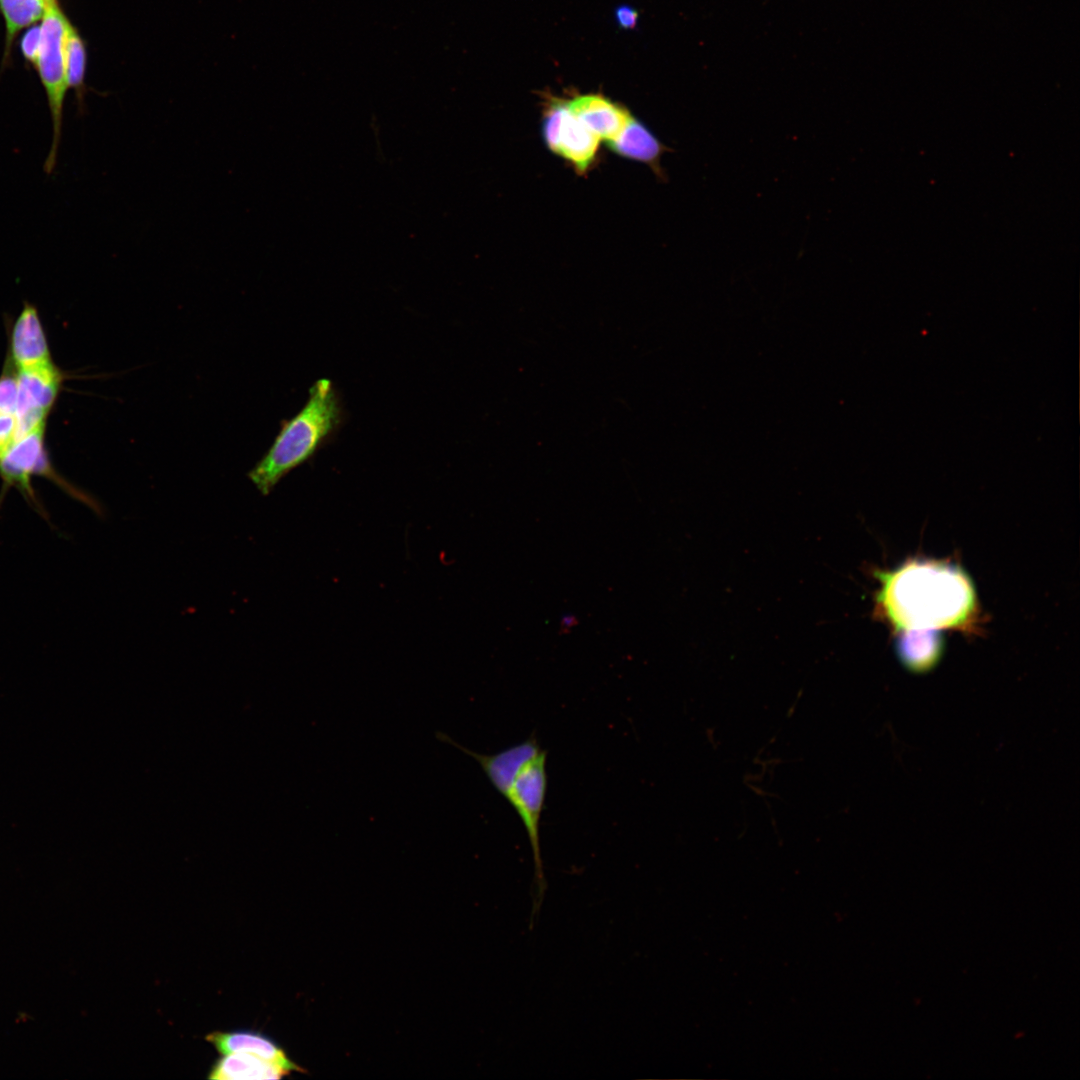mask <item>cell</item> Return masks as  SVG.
<instances>
[{
    "instance_id": "cell-1",
    "label": "cell",
    "mask_w": 1080,
    "mask_h": 1080,
    "mask_svg": "<svg viewBox=\"0 0 1080 1080\" xmlns=\"http://www.w3.org/2000/svg\"><path fill=\"white\" fill-rule=\"evenodd\" d=\"M879 578V606L895 626L907 631L960 625L973 609L971 586L952 567L916 562Z\"/></svg>"
},
{
    "instance_id": "cell-2",
    "label": "cell",
    "mask_w": 1080,
    "mask_h": 1080,
    "mask_svg": "<svg viewBox=\"0 0 1080 1080\" xmlns=\"http://www.w3.org/2000/svg\"><path fill=\"white\" fill-rule=\"evenodd\" d=\"M436 738L472 757L521 819L533 853L537 888L533 912H537L546 889L540 849V823L548 786L546 750L534 735L494 754L464 747L443 732H437Z\"/></svg>"
},
{
    "instance_id": "cell-3",
    "label": "cell",
    "mask_w": 1080,
    "mask_h": 1080,
    "mask_svg": "<svg viewBox=\"0 0 1080 1080\" xmlns=\"http://www.w3.org/2000/svg\"><path fill=\"white\" fill-rule=\"evenodd\" d=\"M342 419L337 392L329 379L317 380L303 408L282 424L273 444L248 473L263 494H269L290 471L308 461L336 431Z\"/></svg>"
},
{
    "instance_id": "cell-4",
    "label": "cell",
    "mask_w": 1080,
    "mask_h": 1080,
    "mask_svg": "<svg viewBox=\"0 0 1080 1080\" xmlns=\"http://www.w3.org/2000/svg\"><path fill=\"white\" fill-rule=\"evenodd\" d=\"M69 20L58 2L48 5L41 19V41L34 66L44 87L52 122V141L44 162L50 175L57 164L62 134L64 100L68 88L65 69V38Z\"/></svg>"
},
{
    "instance_id": "cell-5",
    "label": "cell",
    "mask_w": 1080,
    "mask_h": 1080,
    "mask_svg": "<svg viewBox=\"0 0 1080 1080\" xmlns=\"http://www.w3.org/2000/svg\"><path fill=\"white\" fill-rule=\"evenodd\" d=\"M45 425V424H44ZM44 425H40L22 438L14 441L0 457V476L7 486H15L39 513L46 517V512L39 504L31 486V477L45 475L56 481L68 493L88 505L97 514L102 512L97 501L71 485L59 479L50 468L44 448Z\"/></svg>"
},
{
    "instance_id": "cell-6",
    "label": "cell",
    "mask_w": 1080,
    "mask_h": 1080,
    "mask_svg": "<svg viewBox=\"0 0 1080 1080\" xmlns=\"http://www.w3.org/2000/svg\"><path fill=\"white\" fill-rule=\"evenodd\" d=\"M543 112L546 146L568 161L578 174H585L597 158L600 139L571 113L565 100L550 98Z\"/></svg>"
},
{
    "instance_id": "cell-7",
    "label": "cell",
    "mask_w": 1080,
    "mask_h": 1080,
    "mask_svg": "<svg viewBox=\"0 0 1080 1080\" xmlns=\"http://www.w3.org/2000/svg\"><path fill=\"white\" fill-rule=\"evenodd\" d=\"M61 383L58 369L50 362L19 369L17 375V403L14 413V441L40 425L54 404Z\"/></svg>"
},
{
    "instance_id": "cell-8",
    "label": "cell",
    "mask_w": 1080,
    "mask_h": 1080,
    "mask_svg": "<svg viewBox=\"0 0 1080 1080\" xmlns=\"http://www.w3.org/2000/svg\"><path fill=\"white\" fill-rule=\"evenodd\" d=\"M566 102L571 113L606 142L621 132L631 116L625 107L600 94L579 95Z\"/></svg>"
},
{
    "instance_id": "cell-9",
    "label": "cell",
    "mask_w": 1080,
    "mask_h": 1080,
    "mask_svg": "<svg viewBox=\"0 0 1080 1080\" xmlns=\"http://www.w3.org/2000/svg\"><path fill=\"white\" fill-rule=\"evenodd\" d=\"M607 145L614 153L627 159L636 160L648 165L657 177L666 180V174L661 166V157L671 148L664 145L651 131L632 115L621 132Z\"/></svg>"
},
{
    "instance_id": "cell-10",
    "label": "cell",
    "mask_w": 1080,
    "mask_h": 1080,
    "mask_svg": "<svg viewBox=\"0 0 1080 1080\" xmlns=\"http://www.w3.org/2000/svg\"><path fill=\"white\" fill-rule=\"evenodd\" d=\"M11 354L18 369L50 363V354L38 312L25 304L11 334Z\"/></svg>"
},
{
    "instance_id": "cell-11",
    "label": "cell",
    "mask_w": 1080,
    "mask_h": 1080,
    "mask_svg": "<svg viewBox=\"0 0 1080 1080\" xmlns=\"http://www.w3.org/2000/svg\"><path fill=\"white\" fill-rule=\"evenodd\" d=\"M221 1054L248 1053L274 1062L288 1071H302L271 1038L250 1030L215 1031L206 1036Z\"/></svg>"
},
{
    "instance_id": "cell-12",
    "label": "cell",
    "mask_w": 1080,
    "mask_h": 1080,
    "mask_svg": "<svg viewBox=\"0 0 1080 1080\" xmlns=\"http://www.w3.org/2000/svg\"><path fill=\"white\" fill-rule=\"evenodd\" d=\"M290 1071L277 1063L248 1053L223 1054L210 1070L209 1079L265 1080L280 1079Z\"/></svg>"
},
{
    "instance_id": "cell-13",
    "label": "cell",
    "mask_w": 1080,
    "mask_h": 1080,
    "mask_svg": "<svg viewBox=\"0 0 1080 1080\" xmlns=\"http://www.w3.org/2000/svg\"><path fill=\"white\" fill-rule=\"evenodd\" d=\"M46 7L43 0H0L6 27L5 59L10 56L16 34L42 19Z\"/></svg>"
},
{
    "instance_id": "cell-14",
    "label": "cell",
    "mask_w": 1080,
    "mask_h": 1080,
    "mask_svg": "<svg viewBox=\"0 0 1080 1080\" xmlns=\"http://www.w3.org/2000/svg\"><path fill=\"white\" fill-rule=\"evenodd\" d=\"M65 69L68 88L74 89L80 111L84 106L86 48L76 28L69 23L65 38Z\"/></svg>"
},
{
    "instance_id": "cell-15",
    "label": "cell",
    "mask_w": 1080,
    "mask_h": 1080,
    "mask_svg": "<svg viewBox=\"0 0 1080 1080\" xmlns=\"http://www.w3.org/2000/svg\"><path fill=\"white\" fill-rule=\"evenodd\" d=\"M901 640L900 655L906 665L914 670L927 669L938 655V640L934 630H908Z\"/></svg>"
},
{
    "instance_id": "cell-16",
    "label": "cell",
    "mask_w": 1080,
    "mask_h": 1080,
    "mask_svg": "<svg viewBox=\"0 0 1080 1080\" xmlns=\"http://www.w3.org/2000/svg\"><path fill=\"white\" fill-rule=\"evenodd\" d=\"M17 376L10 374L0 378V416L14 415L17 403Z\"/></svg>"
},
{
    "instance_id": "cell-17",
    "label": "cell",
    "mask_w": 1080,
    "mask_h": 1080,
    "mask_svg": "<svg viewBox=\"0 0 1080 1080\" xmlns=\"http://www.w3.org/2000/svg\"><path fill=\"white\" fill-rule=\"evenodd\" d=\"M41 41L40 25L30 26L22 36L20 49L24 58L33 65L36 62Z\"/></svg>"
},
{
    "instance_id": "cell-18",
    "label": "cell",
    "mask_w": 1080,
    "mask_h": 1080,
    "mask_svg": "<svg viewBox=\"0 0 1080 1080\" xmlns=\"http://www.w3.org/2000/svg\"><path fill=\"white\" fill-rule=\"evenodd\" d=\"M15 438L14 415L0 416V457L11 446Z\"/></svg>"
},
{
    "instance_id": "cell-19",
    "label": "cell",
    "mask_w": 1080,
    "mask_h": 1080,
    "mask_svg": "<svg viewBox=\"0 0 1080 1080\" xmlns=\"http://www.w3.org/2000/svg\"><path fill=\"white\" fill-rule=\"evenodd\" d=\"M615 18L621 28L632 29L637 24L638 12L631 6L622 5L616 8Z\"/></svg>"
},
{
    "instance_id": "cell-20",
    "label": "cell",
    "mask_w": 1080,
    "mask_h": 1080,
    "mask_svg": "<svg viewBox=\"0 0 1080 1080\" xmlns=\"http://www.w3.org/2000/svg\"><path fill=\"white\" fill-rule=\"evenodd\" d=\"M575 623V618L573 616L564 617L561 622V627L563 628L564 626H566L570 628L571 626L575 625Z\"/></svg>"
},
{
    "instance_id": "cell-21",
    "label": "cell",
    "mask_w": 1080,
    "mask_h": 1080,
    "mask_svg": "<svg viewBox=\"0 0 1080 1080\" xmlns=\"http://www.w3.org/2000/svg\"><path fill=\"white\" fill-rule=\"evenodd\" d=\"M43 1L45 2V4H46L47 6H48V5H51V4H54V3H57V0H43Z\"/></svg>"
}]
</instances>
